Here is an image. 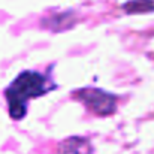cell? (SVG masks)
<instances>
[{
	"label": "cell",
	"mask_w": 154,
	"mask_h": 154,
	"mask_svg": "<svg viewBox=\"0 0 154 154\" xmlns=\"http://www.w3.org/2000/svg\"><path fill=\"white\" fill-rule=\"evenodd\" d=\"M51 89H54V85H50L45 74L35 69L21 71L5 89L9 116L15 121L23 119L27 113L29 101L45 95Z\"/></svg>",
	"instance_id": "1"
},
{
	"label": "cell",
	"mask_w": 154,
	"mask_h": 154,
	"mask_svg": "<svg viewBox=\"0 0 154 154\" xmlns=\"http://www.w3.org/2000/svg\"><path fill=\"white\" fill-rule=\"evenodd\" d=\"M72 97L83 103L97 116H110L118 109V97L100 88H82L72 92Z\"/></svg>",
	"instance_id": "2"
},
{
	"label": "cell",
	"mask_w": 154,
	"mask_h": 154,
	"mask_svg": "<svg viewBox=\"0 0 154 154\" xmlns=\"http://www.w3.org/2000/svg\"><path fill=\"white\" fill-rule=\"evenodd\" d=\"M57 154H94V146L86 137L71 136L59 143Z\"/></svg>",
	"instance_id": "3"
},
{
	"label": "cell",
	"mask_w": 154,
	"mask_h": 154,
	"mask_svg": "<svg viewBox=\"0 0 154 154\" xmlns=\"http://www.w3.org/2000/svg\"><path fill=\"white\" fill-rule=\"evenodd\" d=\"M122 9L127 14H140V12H151L154 11L152 0H131L122 5Z\"/></svg>",
	"instance_id": "4"
}]
</instances>
